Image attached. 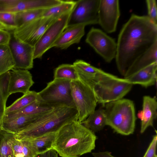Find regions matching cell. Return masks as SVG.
<instances>
[{"label":"cell","instance_id":"f1b7e54d","mask_svg":"<svg viewBox=\"0 0 157 157\" xmlns=\"http://www.w3.org/2000/svg\"><path fill=\"white\" fill-rule=\"evenodd\" d=\"M54 79H64L71 81L78 79L72 64H63L56 68L54 71Z\"/></svg>","mask_w":157,"mask_h":157},{"label":"cell","instance_id":"4dcf8cb0","mask_svg":"<svg viewBox=\"0 0 157 157\" xmlns=\"http://www.w3.org/2000/svg\"><path fill=\"white\" fill-rule=\"evenodd\" d=\"M10 134L0 129V154L6 157H14L9 141Z\"/></svg>","mask_w":157,"mask_h":157},{"label":"cell","instance_id":"7c38bea8","mask_svg":"<svg viewBox=\"0 0 157 157\" xmlns=\"http://www.w3.org/2000/svg\"><path fill=\"white\" fill-rule=\"evenodd\" d=\"M98 24L107 33L115 32L120 16L119 1L100 0Z\"/></svg>","mask_w":157,"mask_h":157},{"label":"cell","instance_id":"3957f363","mask_svg":"<svg viewBox=\"0 0 157 157\" xmlns=\"http://www.w3.org/2000/svg\"><path fill=\"white\" fill-rule=\"evenodd\" d=\"M77 115L75 108L56 107L20 132L14 134V137L19 140H28L56 132L67 123L77 119Z\"/></svg>","mask_w":157,"mask_h":157},{"label":"cell","instance_id":"8d00e7d4","mask_svg":"<svg viewBox=\"0 0 157 157\" xmlns=\"http://www.w3.org/2000/svg\"><path fill=\"white\" fill-rule=\"evenodd\" d=\"M58 154L52 148L37 155L38 157H58Z\"/></svg>","mask_w":157,"mask_h":157},{"label":"cell","instance_id":"52a82bcc","mask_svg":"<svg viewBox=\"0 0 157 157\" xmlns=\"http://www.w3.org/2000/svg\"><path fill=\"white\" fill-rule=\"evenodd\" d=\"M71 96L81 123L95 110L97 100L93 90L79 79L71 81Z\"/></svg>","mask_w":157,"mask_h":157},{"label":"cell","instance_id":"1f68e13d","mask_svg":"<svg viewBox=\"0 0 157 157\" xmlns=\"http://www.w3.org/2000/svg\"><path fill=\"white\" fill-rule=\"evenodd\" d=\"M15 15L16 13L0 12V23L9 31H13L17 27Z\"/></svg>","mask_w":157,"mask_h":157},{"label":"cell","instance_id":"4316f807","mask_svg":"<svg viewBox=\"0 0 157 157\" xmlns=\"http://www.w3.org/2000/svg\"><path fill=\"white\" fill-rule=\"evenodd\" d=\"M76 1L62 0L60 4L49 8L46 9L42 17H59L71 12L74 8Z\"/></svg>","mask_w":157,"mask_h":157},{"label":"cell","instance_id":"603a6c76","mask_svg":"<svg viewBox=\"0 0 157 157\" xmlns=\"http://www.w3.org/2000/svg\"><path fill=\"white\" fill-rule=\"evenodd\" d=\"M81 123L94 133L100 131L107 125L104 109H100L95 110Z\"/></svg>","mask_w":157,"mask_h":157},{"label":"cell","instance_id":"836d02e7","mask_svg":"<svg viewBox=\"0 0 157 157\" xmlns=\"http://www.w3.org/2000/svg\"><path fill=\"white\" fill-rule=\"evenodd\" d=\"M148 15L149 19L155 24L157 25V7L155 0H147Z\"/></svg>","mask_w":157,"mask_h":157},{"label":"cell","instance_id":"d4e9b609","mask_svg":"<svg viewBox=\"0 0 157 157\" xmlns=\"http://www.w3.org/2000/svg\"><path fill=\"white\" fill-rule=\"evenodd\" d=\"M56 132L46 133L28 139L36 148L39 154L52 149V145L55 138Z\"/></svg>","mask_w":157,"mask_h":157},{"label":"cell","instance_id":"ffe728a7","mask_svg":"<svg viewBox=\"0 0 157 157\" xmlns=\"http://www.w3.org/2000/svg\"><path fill=\"white\" fill-rule=\"evenodd\" d=\"M48 112L40 114L21 116L13 119L3 121L1 129L9 133L16 134Z\"/></svg>","mask_w":157,"mask_h":157},{"label":"cell","instance_id":"83f0119b","mask_svg":"<svg viewBox=\"0 0 157 157\" xmlns=\"http://www.w3.org/2000/svg\"><path fill=\"white\" fill-rule=\"evenodd\" d=\"M15 63L9 45L0 46V75L14 68Z\"/></svg>","mask_w":157,"mask_h":157},{"label":"cell","instance_id":"7402d4cb","mask_svg":"<svg viewBox=\"0 0 157 157\" xmlns=\"http://www.w3.org/2000/svg\"><path fill=\"white\" fill-rule=\"evenodd\" d=\"M157 101L155 97L145 96L143 98V118L141 121L140 132L142 133L149 126H153L157 115Z\"/></svg>","mask_w":157,"mask_h":157},{"label":"cell","instance_id":"f546056e","mask_svg":"<svg viewBox=\"0 0 157 157\" xmlns=\"http://www.w3.org/2000/svg\"><path fill=\"white\" fill-rule=\"evenodd\" d=\"M46 9L28 10L16 13V22L17 27L34 20L42 17Z\"/></svg>","mask_w":157,"mask_h":157},{"label":"cell","instance_id":"60d3db41","mask_svg":"<svg viewBox=\"0 0 157 157\" xmlns=\"http://www.w3.org/2000/svg\"><path fill=\"white\" fill-rule=\"evenodd\" d=\"M0 157H6L5 156L0 154Z\"/></svg>","mask_w":157,"mask_h":157},{"label":"cell","instance_id":"8fae6325","mask_svg":"<svg viewBox=\"0 0 157 157\" xmlns=\"http://www.w3.org/2000/svg\"><path fill=\"white\" fill-rule=\"evenodd\" d=\"M100 0H79L71 11L67 25L98 24V10Z\"/></svg>","mask_w":157,"mask_h":157},{"label":"cell","instance_id":"d6986e66","mask_svg":"<svg viewBox=\"0 0 157 157\" xmlns=\"http://www.w3.org/2000/svg\"><path fill=\"white\" fill-rule=\"evenodd\" d=\"M154 63H157V42L136 59L127 70L124 78Z\"/></svg>","mask_w":157,"mask_h":157},{"label":"cell","instance_id":"7a4b0ae2","mask_svg":"<svg viewBox=\"0 0 157 157\" xmlns=\"http://www.w3.org/2000/svg\"><path fill=\"white\" fill-rule=\"evenodd\" d=\"M97 139L94 133L76 119L67 123L56 132L52 148L61 157H80L94 149Z\"/></svg>","mask_w":157,"mask_h":157},{"label":"cell","instance_id":"cb8c5ba5","mask_svg":"<svg viewBox=\"0 0 157 157\" xmlns=\"http://www.w3.org/2000/svg\"><path fill=\"white\" fill-rule=\"evenodd\" d=\"M9 78V71L0 75V129L5 115L6 101L10 96L8 92Z\"/></svg>","mask_w":157,"mask_h":157},{"label":"cell","instance_id":"d6a6232c","mask_svg":"<svg viewBox=\"0 0 157 157\" xmlns=\"http://www.w3.org/2000/svg\"><path fill=\"white\" fill-rule=\"evenodd\" d=\"M24 157H36L39 153L35 146L29 140H20Z\"/></svg>","mask_w":157,"mask_h":157},{"label":"cell","instance_id":"5b68a950","mask_svg":"<svg viewBox=\"0 0 157 157\" xmlns=\"http://www.w3.org/2000/svg\"><path fill=\"white\" fill-rule=\"evenodd\" d=\"M133 85L126 79L109 73L95 84L93 90L97 103L105 104L122 99Z\"/></svg>","mask_w":157,"mask_h":157},{"label":"cell","instance_id":"6da1fadb","mask_svg":"<svg viewBox=\"0 0 157 157\" xmlns=\"http://www.w3.org/2000/svg\"><path fill=\"white\" fill-rule=\"evenodd\" d=\"M157 42V25L147 16L132 14L118 36L115 58L117 69L124 76L133 62Z\"/></svg>","mask_w":157,"mask_h":157},{"label":"cell","instance_id":"d590c367","mask_svg":"<svg viewBox=\"0 0 157 157\" xmlns=\"http://www.w3.org/2000/svg\"><path fill=\"white\" fill-rule=\"evenodd\" d=\"M11 38L10 32L6 29H0V46L9 45Z\"/></svg>","mask_w":157,"mask_h":157},{"label":"cell","instance_id":"f35d334b","mask_svg":"<svg viewBox=\"0 0 157 157\" xmlns=\"http://www.w3.org/2000/svg\"><path fill=\"white\" fill-rule=\"evenodd\" d=\"M138 117L141 121L143 118V112L142 110H141L138 112L137 114Z\"/></svg>","mask_w":157,"mask_h":157},{"label":"cell","instance_id":"277c9868","mask_svg":"<svg viewBox=\"0 0 157 157\" xmlns=\"http://www.w3.org/2000/svg\"><path fill=\"white\" fill-rule=\"evenodd\" d=\"M104 109L107 125L123 135L132 134L136 117L134 103L127 99H121L105 104Z\"/></svg>","mask_w":157,"mask_h":157},{"label":"cell","instance_id":"ab89813d","mask_svg":"<svg viewBox=\"0 0 157 157\" xmlns=\"http://www.w3.org/2000/svg\"><path fill=\"white\" fill-rule=\"evenodd\" d=\"M2 29L6 30V28L5 27V26L4 25H3L2 24L0 23V29Z\"/></svg>","mask_w":157,"mask_h":157},{"label":"cell","instance_id":"74e56055","mask_svg":"<svg viewBox=\"0 0 157 157\" xmlns=\"http://www.w3.org/2000/svg\"><path fill=\"white\" fill-rule=\"evenodd\" d=\"M92 155L94 157H115L108 151L93 152Z\"/></svg>","mask_w":157,"mask_h":157},{"label":"cell","instance_id":"484cf974","mask_svg":"<svg viewBox=\"0 0 157 157\" xmlns=\"http://www.w3.org/2000/svg\"><path fill=\"white\" fill-rule=\"evenodd\" d=\"M38 99V92L35 91L29 90L6 108L5 114L20 110Z\"/></svg>","mask_w":157,"mask_h":157},{"label":"cell","instance_id":"ba28073f","mask_svg":"<svg viewBox=\"0 0 157 157\" xmlns=\"http://www.w3.org/2000/svg\"><path fill=\"white\" fill-rule=\"evenodd\" d=\"M59 17H39L17 27L12 33L19 40L34 47L46 30Z\"/></svg>","mask_w":157,"mask_h":157},{"label":"cell","instance_id":"e575fe53","mask_svg":"<svg viewBox=\"0 0 157 157\" xmlns=\"http://www.w3.org/2000/svg\"><path fill=\"white\" fill-rule=\"evenodd\" d=\"M157 142V136H154L148 148L143 157H157L156 150Z\"/></svg>","mask_w":157,"mask_h":157},{"label":"cell","instance_id":"9c48e42d","mask_svg":"<svg viewBox=\"0 0 157 157\" xmlns=\"http://www.w3.org/2000/svg\"><path fill=\"white\" fill-rule=\"evenodd\" d=\"M85 41L106 62L110 63L115 59L117 42L101 30L92 28L86 35Z\"/></svg>","mask_w":157,"mask_h":157},{"label":"cell","instance_id":"30bf717a","mask_svg":"<svg viewBox=\"0 0 157 157\" xmlns=\"http://www.w3.org/2000/svg\"><path fill=\"white\" fill-rule=\"evenodd\" d=\"M71 12L60 16L46 30L34 47V59L41 58L47 51L53 47L67 26Z\"/></svg>","mask_w":157,"mask_h":157},{"label":"cell","instance_id":"4fadbf2b","mask_svg":"<svg viewBox=\"0 0 157 157\" xmlns=\"http://www.w3.org/2000/svg\"><path fill=\"white\" fill-rule=\"evenodd\" d=\"M9 44L15 63L14 69L29 70L33 67L34 47L16 38L12 32Z\"/></svg>","mask_w":157,"mask_h":157},{"label":"cell","instance_id":"44dd1931","mask_svg":"<svg viewBox=\"0 0 157 157\" xmlns=\"http://www.w3.org/2000/svg\"><path fill=\"white\" fill-rule=\"evenodd\" d=\"M56 107L41 101L38 98L34 102L20 110L5 114L3 121L13 119L21 116L44 113L51 111Z\"/></svg>","mask_w":157,"mask_h":157},{"label":"cell","instance_id":"2e32d148","mask_svg":"<svg viewBox=\"0 0 157 157\" xmlns=\"http://www.w3.org/2000/svg\"><path fill=\"white\" fill-rule=\"evenodd\" d=\"M9 95L16 93L25 94L29 91L34 83L32 76L28 70L13 68L9 71Z\"/></svg>","mask_w":157,"mask_h":157},{"label":"cell","instance_id":"9a60e30c","mask_svg":"<svg viewBox=\"0 0 157 157\" xmlns=\"http://www.w3.org/2000/svg\"><path fill=\"white\" fill-rule=\"evenodd\" d=\"M73 64L78 79L93 90L96 84L109 74L82 60H77Z\"/></svg>","mask_w":157,"mask_h":157},{"label":"cell","instance_id":"e0dca14e","mask_svg":"<svg viewBox=\"0 0 157 157\" xmlns=\"http://www.w3.org/2000/svg\"><path fill=\"white\" fill-rule=\"evenodd\" d=\"M86 26L83 24L67 25L53 47L66 49L73 44L78 43L85 34Z\"/></svg>","mask_w":157,"mask_h":157},{"label":"cell","instance_id":"b9f144b4","mask_svg":"<svg viewBox=\"0 0 157 157\" xmlns=\"http://www.w3.org/2000/svg\"><path fill=\"white\" fill-rule=\"evenodd\" d=\"M36 157H37V156H36Z\"/></svg>","mask_w":157,"mask_h":157},{"label":"cell","instance_id":"8992f818","mask_svg":"<svg viewBox=\"0 0 157 157\" xmlns=\"http://www.w3.org/2000/svg\"><path fill=\"white\" fill-rule=\"evenodd\" d=\"M71 80L66 79H54L47 83L46 87L38 92V99L55 107L75 108L71 95Z\"/></svg>","mask_w":157,"mask_h":157},{"label":"cell","instance_id":"ac0fdd59","mask_svg":"<svg viewBox=\"0 0 157 157\" xmlns=\"http://www.w3.org/2000/svg\"><path fill=\"white\" fill-rule=\"evenodd\" d=\"M157 70V63H154L135 72L126 79L133 85L138 84L147 87L156 83Z\"/></svg>","mask_w":157,"mask_h":157},{"label":"cell","instance_id":"5bb4252c","mask_svg":"<svg viewBox=\"0 0 157 157\" xmlns=\"http://www.w3.org/2000/svg\"><path fill=\"white\" fill-rule=\"evenodd\" d=\"M61 2V0H0V12L15 13L28 10L47 9Z\"/></svg>","mask_w":157,"mask_h":157}]
</instances>
